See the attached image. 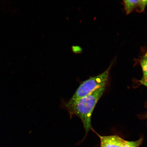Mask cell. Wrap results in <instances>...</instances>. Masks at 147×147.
Listing matches in <instances>:
<instances>
[{
    "label": "cell",
    "instance_id": "1",
    "mask_svg": "<svg viewBox=\"0 0 147 147\" xmlns=\"http://www.w3.org/2000/svg\"><path fill=\"white\" fill-rule=\"evenodd\" d=\"M106 87L97 89L87 96L83 97L68 106H66L71 116H77L82 121L86 135L91 129V118L97 102L102 97Z\"/></svg>",
    "mask_w": 147,
    "mask_h": 147
},
{
    "label": "cell",
    "instance_id": "2",
    "mask_svg": "<svg viewBox=\"0 0 147 147\" xmlns=\"http://www.w3.org/2000/svg\"><path fill=\"white\" fill-rule=\"evenodd\" d=\"M111 66V64L104 72L97 76L91 77L82 82L70 100L66 103V106L70 105L83 97L87 96L99 88L106 87Z\"/></svg>",
    "mask_w": 147,
    "mask_h": 147
},
{
    "label": "cell",
    "instance_id": "3",
    "mask_svg": "<svg viewBox=\"0 0 147 147\" xmlns=\"http://www.w3.org/2000/svg\"><path fill=\"white\" fill-rule=\"evenodd\" d=\"M95 133L100 138V147H122L126 141L117 135L102 136Z\"/></svg>",
    "mask_w": 147,
    "mask_h": 147
},
{
    "label": "cell",
    "instance_id": "4",
    "mask_svg": "<svg viewBox=\"0 0 147 147\" xmlns=\"http://www.w3.org/2000/svg\"><path fill=\"white\" fill-rule=\"evenodd\" d=\"M123 3L127 14H129L134 10L139 12L144 11L147 5V0L139 1H123Z\"/></svg>",
    "mask_w": 147,
    "mask_h": 147
},
{
    "label": "cell",
    "instance_id": "5",
    "mask_svg": "<svg viewBox=\"0 0 147 147\" xmlns=\"http://www.w3.org/2000/svg\"><path fill=\"white\" fill-rule=\"evenodd\" d=\"M143 138L135 141H129L126 140L122 147H139L143 142Z\"/></svg>",
    "mask_w": 147,
    "mask_h": 147
},
{
    "label": "cell",
    "instance_id": "6",
    "mask_svg": "<svg viewBox=\"0 0 147 147\" xmlns=\"http://www.w3.org/2000/svg\"><path fill=\"white\" fill-rule=\"evenodd\" d=\"M140 63L143 71V76L147 78V52L141 58Z\"/></svg>",
    "mask_w": 147,
    "mask_h": 147
},
{
    "label": "cell",
    "instance_id": "7",
    "mask_svg": "<svg viewBox=\"0 0 147 147\" xmlns=\"http://www.w3.org/2000/svg\"><path fill=\"white\" fill-rule=\"evenodd\" d=\"M71 49L73 52L76 54H80L82 52V49L80 46H73Z\"/></svg>",
    "mask_w": 147,
    "mask_h": 147
},
{
    "label": "cell",
    "instance_id": "8",
    "mask_svg": "<svg viewBox=\"0 0 147 147\" xmlns=\"http://www.w3.org/2000/svg\"><path fill=\"white\" fill-rule=\"evenodd\" d=\"M139 82L141 84L147 87V78L143 76L141 80L139 81Z\"/></svg>",
    "mask_w": 147,
    "mask_h": 147
}]
</instances>
